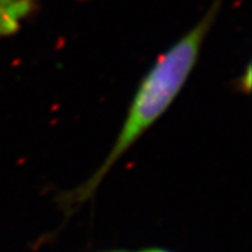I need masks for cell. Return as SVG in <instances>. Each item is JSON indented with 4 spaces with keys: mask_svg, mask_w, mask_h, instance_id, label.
<instances>
[{
    "mask_svg": "<svg viewBox=\"0 0 252 252\" xmlns=\"http://www.w3.org/2000/svg\"><path fill=\"white\" fill-rule=\"evenodd\" d=\"M221 3L222 0H215L202 20L159 57L143 79L112 151L93 178L80 189V199L92 194L111 166L162 116L174 102L196 64L203 40L213 26Z\"/></svg>",
    "mask_w": 252,
    "mask_h": 252,
    "instance_id": "6da1fadb",
    "label": "cell"
},
{
    "mask_svg": "<svg viewBox=\"0 0 252 252\" xmlns=\"http://www.w3.org/2000/svg\"><path fill=\"white\" fill-rule=\"evenodd\" d=\"M36 9V0H0V37L16 33Z\"/></svg>",
    "mask_w": 252,
    "mask_h": 252,
    "instance_id": "7a4b0ae2",
    "label": "cell"
},
{
    "mask_svg": "<svg viewBox=\"0 0 252 252\" xmlns=\"http://www.w3.org/2000/svg\"><path fill=\"white\" fill-rule=\"evenodd\" d=\"M144 252H167V251H163V250H148V251H144Z\"/></svg>",
    "mask_w": 252,
    "mask_h": 252,
    "instance_id": "3957f363",
    "label": "cell"
}]
</instances>
